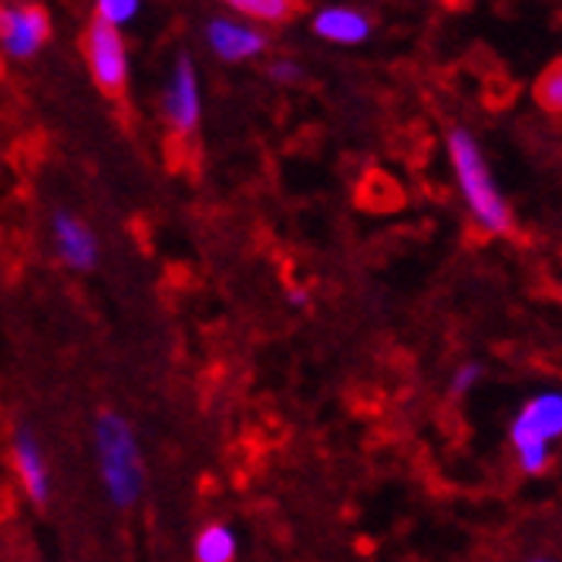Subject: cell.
I'll list each match as a JSON object with an SVG mask.
<instances>
[{"label": "cell", "instance_id": "obj_1", "mask_svg": "<svg viewBox=\"0 0 562 562\" xmlns=\"http://www.w3.org/2000/svg\"><path fill=\"white\" fill-rule=\"evenodd\" d=\"M448 159H451L454 182H458V189H462V199L469 206L472 223L485 236H513V229H516L513 206H508V199L495 186V176L488 169L485 151L469 128L448 132Z\"/></svg>", "mask_w": 562, "mask_h": 562}, {"label": "cell", "instance_id": "obj_2", "mask_svg": "<svg viewBox=\"0 0 562 562\" xmlns=\"http://www.w3.org/2000/svg\"><path fill=\"white\" fill-rule=\"evenodd\" d=\"M94 454L109 502L115 508H132L145 492V465L138 438L119 412H101L94 418Z\"/></svg>", "mask_w": 562, "mask_h": 562}, {"label": "cell", "instance_id": "obj_3", "mask_svg": "<svg viewBox=\"0 0 562 562\" xmlns=\"http://www.w3.org/2000/svg\"><path fill=\"white\" fill-rule=\"evenodd\" d=\"M508 438H513L519 469L532 479L546 475L552 465V448L562 438V394L559 391L532 394L513 418Z\"/></svg>", "mask_w": 562, "mask_h": 562}, {"label": "cell", "instance_id": "obj_4", "mask_svg": "<svg viewBox=\"0 0 562 562\" xmlns=\"http://www.w3.org/2000/svg\"><path fill=\"white\" fill-rule=\"evenodd\" d=\"M81 47H85V65H88L94 85L109 94L125 91L132 65H128V44H125L122 31L101 24V21H91Z\"/></svg>", "mask_w": 562, "mask_h": 562}, {"label": "cell", "instance_id": "obj_5", "mask_svg": "<svg viewBox=\"0 0 562 562\" xmlns=\"http://www.w3.org/2000/svg\"><path fill=\"white\" fill-rule=\"evenodd\" d=\"M162 112H166V122L179 135H192L202 122V85H199L195 61L189 55H179L169 71V81L162 91Z\"/></svg>", "mask_w": 562, "mask_h": 562}, {"label": "cell", "instance_id": "obj_6", "mask_svg": "<svg viewBox=\"0 0 562 562\" xmlns=\"http://www.w3.org/2000/svg\"><path fill=\"white\" fill-rule=\"evenodd\" d=\"M50 37V18L37 4L0 8V50L14 61H31Z\"/></svg>", "mask_w": 562, "mask_h": 562}, {"label": "cell", "instance_id": "obj_7", "mask_svg": "<svg viewBox=\"0 0 562 562\" xmlns=\"http://www.w3.org/2000/svg\"><path fill=\"white\" fill-rule=\"evenodd\" d=\"M202 34H206V44H210L213 55L220 61H229V65L260 58L263 50L270 47V34L263 27L243 24V21H233V18H213Z\"/></svg>", "mask_w": 562, "mask_h": 562}, {"label": "cell", "instance_id": "obj_8", "mask_svg": "<svg viewBox=\"0 0 562 562\" xmlns=\"http://www.w3.org/2000/svg\"><path fill=\"white\" fill-rule=\"evenodd\" d=\"M11 465L14 475L27 495V502H34L37 508H44L50 502V472L44 462V448L37 441V435L31 428H18L11 438Z\"/></svg>", "mask_w": 562, "mask_h": 562}, {"label": "cell", "instance_id": "obj_9", "mask_svg": "<svg viewBox=\"0 0 562 562\" xmlns=\"http://www.w3.org/2000/svg\"><path fill=\"white\" fill-rule=\"evenodd\" d=\"M50 236H55V249L61 263H68L71 270H94L98 267V257H101V243L94 236V229L78 220L75 213L61 210L50 220Z\"/></svg>", "mask_w": 562, "mask_h": 562}, {"label": "cell", "instance_id": "obj_10", "mask_svg": "<svg viewBox=\"0 0 562 562\" xmlns=\"http://www.w3.org/2000/svg\"><path fill=\"white\" fill-rule=\"evenodd\" d=\"M311 27H314V34L321 41H330V44H340V47H357V44L371 41V34H374V21L364 11L344 8V4L317 11Z\"/></svg>", "mask_w": 562, "mask_h": 562}, {"label": "cell", "instance_id": "obj_11", "mask_svg": "<svg viewBox=\"0 0 562 562\" xmlns=\"http://www.w3.org/2000/svg\"><path fill=\"white\" fill-rule=\"evenodd\" d=\"M192 555H195V562H236L239 539H236L233 526H226V522L202 526L192 542Z\"/></svg>", "mask_w": 562, "mask_h": 562}, {"label": "cell", "instance_id": "obj_12", "mask_svg": "<svg viewBox=\"0 0 562 562\" xmlns=\"http://www.w3.org/2000/svg\"><path fill=\"white\" fill-rule=\"evenodd\" d=\"M226 8H233L236 14L260 21V24H283L296 14L300 0H223Z\"/></svg>", "mask_w": 562, "mask_h": 562}, {"label": "cell", "instance_id": "obj_13", "mask_svg": "<svg viewBox=\"0 0 562 562\" xmlns=\"http://www.w3.org/2000/svg\"><path fill=\"white\" fill-rule=\"evenodd\" d=\"M536 101H539V109H546L552 115L562 112V65L559 61H552L539 75V81H536Z\"/></svg>", "mask_w": 562, "mask_h": 562}, {"label": "cell", "instance_id": "obj_14", "mask_svg": "<svg viewBox=\"0 0 562 562\" xmlns=\"http://www.w3.org/2000/svg\"><path fill=\"white\" fill-rule=\"evenodd\" d=\"M142 11V0H94V21L122 31Z\"/></svg>", "mask_w": 562, "mask_h": 562}, {"label": "cell", "instance_id": "obj_15", "mask_svg": "<svg viewBox=\"0 0 562 562\" xmlns=\"http://www.w3.org/2000/svg\"><path fill=\"white\" fill-rule=\"evenodd\" d=\"M485 378V368L479 361H465V364H458L451 381H448V394L451 397H465L479 387V381Z\"/></svg>", "mask_w": 562, "mask_h": 562}, {"label": "cell", "instance_id": "obj_16", "mask_svg": "<svg viewBox=\"0 0 562 562\" xmlns=\"http://www.w3.org/2000/svg\"><path fill=\"white\" fill-rule=\"evenodd\" d=\"M270 78H273L277 85H296V81L303 78V65L293 61V58H277V61L270 65Z\"/></svg>", "mask_w": 562, "mask_h": 562}, {"label": "cell", "instance_id": "obj_17", "mask_svg": "<svg viewBox=\"0 0 562 562\" xmlns=\"http://www.w3.org/2000/svg\"><path fill=\"white\" fill-rule=\"evenodd\" d=\"M290 303H293V306H306V293H303V290H293V293H290Z\"/></svg>", "mask_w": 562, "mask_h": 562}, {"label": "cell", "instance_id": "obj_18", "mask_svg": "<svg viewBox=\"0 0 562 562\" xmlns=\"http://www.w3.org/2000/svg\"><path fill=\"white\" fill-rule=\"evenodd\" d=\"M529 562H552V559H529Z\"/></svg>", "mask_w": 562, "mask_h": 562}]
</instances>
